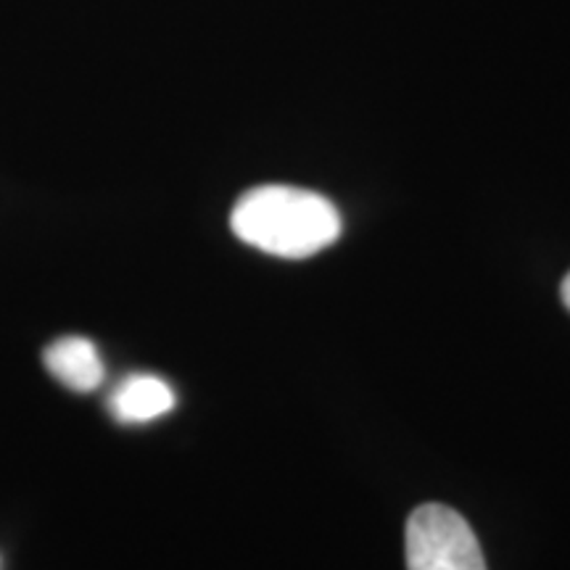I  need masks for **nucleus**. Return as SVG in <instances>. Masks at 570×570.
Returning <instances> with one entry per match:
<instances>
[{
    "label": "nucleus",
    "instance_id": "nucleus-5",
    "mask_svg": "<svg viewBox=\"0 0 570 570\" xmlns=\"http://www.w3.org/2000/svg\"><path fill=\"white\" fill-rule=\"evenodd\" d=\"M560 296H562V304L570 309V273L566 275V281H562V285H560Z\"/></svg>",
    "mask_w": 570,
    "mask_h": 570
},
{
    "label": "nucleus",
    "instance_id": "nucleus-2",
    "mask_svg": "<svg viewBox=\"0 0 570 570\" xmlns=\"http://www.w3.org/2000/svg\"><path fill=\"white\" fill-rule=\"evenodd\" d=\"M407 570H487L468 520L446 504H420L407 520Z\"/></svg>",
    "mask_w": 570,
    "mask_h": 570
},
{
    "label": "nucleus",
    "instance_id": "nucleus-1",
    "mask_svg": "<svg viewBox=\"0 0 570 570\" xmlns=\"http://www.w3.org/2000/svg\"><path fill=\"white\" fill-rule=\"evenodd\" d=\"M235 238L281 256L306 259L338 240L344 223L336 204L294 185H259L246 190L230 212Z\"/></svg>",
    "mask_w": 570,
    "mask_h": 570
},
{
    "label": "nucleus",
    "instance_id": "nucleus-4",
    "mask_svg": "<svg viewBox=\"0 0 570 570\" xmlns=\"http://www.w3.org/2000/svg\"><path fill=\"white\" fill-rule=\"evenodd\" d=\"M111 415L119 423H151L175 407V391L156 375H130L109 399Z\"/></svg>",
    "mask_w": 570,
    "mask_h": 570
},
{
    "label": "nucleus",
    "instance_id": "nucleus-3",
    "mask_svg": "<svg viewBox=\"0 0 570 570\" xmlns=\"http://www.w3.org/2000/svg\"><path fill=\"white\" fill-rule=\"evenodd\" d=\"M48 373L71 391H96L104 383L106 367L101 354L92 341L80 336H67L53 341L42 354Z\"/></svg>",
    "mask_w": 570,
    "mask_h": 570
}]
</instances>
